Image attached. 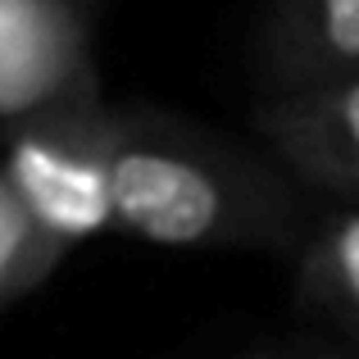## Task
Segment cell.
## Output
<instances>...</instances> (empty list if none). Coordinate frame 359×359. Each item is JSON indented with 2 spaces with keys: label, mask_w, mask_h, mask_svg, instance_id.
Segmentation results:
<instances>
[{
  "label": "cell",
  "mask_w": 359,
  "mask_h": 359,
  "mask_svg": "<svg viewBox=\"0 0 359 359\" xmlns=\"http://www.w3.org/2000/svg\"><path fill=\"white\" fill-rule=\"evenodd\" d=\"M96 100L73 0H0V123Z\"/></svg>",
  "instance_id": "3957f363"
},
{
  "label": "cell",
  "mask_w": 359,
  "mask_h": 359,
  "mask_svg": "<svg viewBox=\"0 0 359 359\" xmlns=\"http://www.w3.org/2000/svg\"><path fill=\"white\" fill-rule=\"evenodd\" d=\"M273 96H296L359 73V0H282L264 36Z\"/></svg>",
  "instance_id": "5b68a950"
},
{
  "label": "cell",
  "mask_w": 359,
  "mask_h": 359,
  "mask_svg": "<svg viewBox=\"0 0 359 359\" xmlns=\"http://www.w3.org/2000/svg\"><path fill=\"white\" fill-rule=\"evenodd\" d=\"M114 146L118 118L96 100L36 114L18 123L9 137L0 168L55 259H64L78 241L114 228V201H109Z\"/></svg>",
  "instance_id": "7a4b0ae2"
},
{
  "label": "cell",
  "mask_w": 359,
  "mask_h": 359,
  "mask_svg": "<svg viewBox=\"0 0 359 359\" xmlns=\"http://www.w3.org/2000/svg\"><path fill=\"white\" fill-rule=\"evenodd\" d=\"M305 296L332 305L359 327V214L327 219L305 259Z\"/></svg>",
  "instance_id": "8992f818"
},
{
  "label": "cell",
  "mask_w": 359,
  "mask_h": 359,
  "mask_svg": "<svg viewBox=\"0 0 359 359\" xmlns=\"http://www.w3.org/2000/svg\"><path fill=\"white\" fill-rule=\"evenodd\" d=\"M255 128L305 182L341 196L359 191V73L264 100Z\"/></svg>",
  "instance_id": "277c9868"
},
{
  "label": "cell",
  "mask_w": 359,
  "mask_h": 359,
  "mask_svg": "<svg viewBox=\"0 0 359 359\" xmlns=\"http://www.w3.org/2000/svg\"><path fill=\"white\" fill-rule=\"evenodd\" d=\"M55 264L60 259L46 250L32 214L23 210L18 191L9 187L5 168H0V309H5L9 300L27 296Z\"/></svg>",
  "instance_id": "52a82bcc"
},
{
  "label": "cell",
  "mask_w": 359,
  "mask_h": 359,
  "mask_svg": "<svg viewBox=\"0 0 359 359\" xmlns=\"http://www.w3.org/2000/svg\"><path fill=\"white\" fill-rule=\"evenodd\" d=\"M114 232L155 245L282 241L296 196L264 164L164 118H118L109 164Z\"/></svg>",
  "instance_id": "6da1fadb"
}]
</instances>
